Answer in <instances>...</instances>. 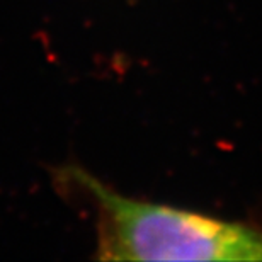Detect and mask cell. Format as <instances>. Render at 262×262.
Listing matches in <instances>:
<instances>
[{
    "instance_id": "6da1fadb",
    "label": "cell",
    "mask_w": 262,
    "mask_h": 262,
    "mask_svg": "<svg viewBox=\"0 0 262 262\" xmlns=\"http://www.w3.org/2000/svg\"><path fill=\"white\" fill-rule=\"evenodd\" d=\"M58 181L96 209L99 260L262 262V232L249 225L123 196L77 165Z\"/></svg>"
}]
</instances>
